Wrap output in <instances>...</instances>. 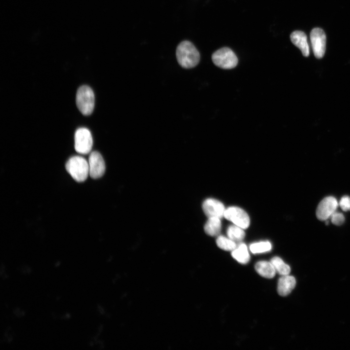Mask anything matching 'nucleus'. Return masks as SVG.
<instances>
[{"label": "nucleus", "mask_w": 350, "mask_h": 350, "mask_svg": "<svg viewBox=\"0 0 350 350\" xmlns=\"http://www.w3.org/2000/svg\"><path fill=\"white\" fill-rule=\"evenodd\" d=\"M66 169L71 177L79 182L85 181L89 175L88 162L81 156L71 157L66 164Z\"/></svg>", "instance_id": "2"}, {"label": "nucleus", "mask_w": 350, "mask_h": 350, "mask_svg": "<svg viewBox=\"0 0 350 350\" xmlns=\"http://www.w3.org/2000/svg\"><path fill=\"white\" fill-rule=\"evenodd\" d=\"M213 63L223 69H231L238 64V58L235 53L229 48H222L215 52L211 56Z\"/></svg>", "instance_id": "4"}, {"label": "nucleus", "mask_w": 350, "mask_h": 350, "mask_svg": "<svg viewBox=\"0 0 350 350\" xmlns=\"http://www.w3.org/2000/svg\"><path fill=\"white\" fill-rule=\"evenodd\" d=\"M89 175L93 179L103 175L105 170V163L101 154L97 151L90 153L88 157Z\"/></svg>", "instance_id": "9"}, {"label": "nucleus", "mask_w": 350, "mask_h": 350, "mask_svg": "<svg viewBox=\"0 0 350 350\" xmlns=\"http://www.w3.org/2000/svg\"><path fill=\"white\" fill-rule=\"evenodd\" d=\"M93 139L90 131L87 128L77 129L74 135V147L76 151L81 154H88L91 150Z\"/></svg>", "instance_id": "5"}, {"label": "nucleus", "mask_w": 350, "mask_h": 350, "mask_svg": "<svg viewBox=\"0 0 350 350\" xmlns=\"http://www.w3.org/2000/svg\"><path fill=\"white\" fill-rule=\"evenodd\" d=\"M292 42L301 51L303 56L307 57L310 54V49L306 34L301 31H295L290 35Z\"/></svg>", "instance_id": "11"}, {"label": "nucleus", "mask_w": 350, "mask_h": 350, "mask_svg": "<svg viewBox=\"0 0 350 350\" xmlns=\"http://www.w3.org/2000/svg\"><path fill=\"white\" fill-rule=\"evenodd\" d=\"M232 257L239 262L246 264L250 260V255L246 245L240 243L232 251Z\"/></svg>", "instance_id": "14"}, {"label": "nucleus", "mask_w": 350, "mask_h": 350, "mask_svg": "<svg viewBox=\"0 0 350 350\" xmlns=\"http://www.w3.org/2000/svg\"><path fill=\"white\" fill-rule=\"evenodd\" d=\"M244 229L235 225H231L227 229V235L229 239L236 243L241 242L245 236Z\"/></svg>", "instance_id": "16"}, {"label": "nucleus", "mask_w": 350, "mask_h": 350, "mask_svg": "<svg viewBox=\"0 0 350 350\" xmlns=\"http://www.w3.org/2000/svg\"><path fill=\"white\" fill-rule=\"evenodd\" d=\"M224 217L234 225L243 229L247 228L250 224L247 213L242 209L237 207H230L226 209Z\"/></svg>", "instance_id": "6"}, {"label": "nucleus", "mask_w": 350, "mask_h": 350, "mask_svg": "<svg viewBox=\"0 0 350 350\" xmlns=\"http://www.w3.org/2000/svg\"><path fill=\"white\" fill-rule=\"evenodd\" d=\"M202 208L207 216L216 217L221 218L224 217L225 208L223 204L213 198L206 199L203 204Z\"/></svg>", "instance_id": "10"}, {"label": "nucleus", "mask_w": 350, "mask_h": 350, "mask_svg": "<svg viewBox=\"0 0 350 350\" xmlns=\"http://www.w3.org/2000/svg\"><path fill=\"white\" fill-rule=\"evenodd\" d=\"M272 248L271 244L268 241L254 243L250 245L249 249L254 254L268 252Z\"/></svg>", "instance_id": "19"}, {"label": "nucleus", "mask_w": 350, "mask_h": 350, "mask_svg": "<svg viewBox=\"0 0 350 350\" xmlns=\"http://www.w3.org/2000/svg\"><path fill=\"white\" fill-rule=\"evenodd\" d=\"M255 269L260 276L267 279L273 278L276 273L270 261H259L256 263Z\"/></svg>", "instance_id": "13"}, {"label": "nucleus", "mask_w": 350, "mask_h": 350, "mask_svg": "<svg viewBox=\"0 0 350 350\" xmlns=\"http://www.w3.org/2000/svg\"><path fill=\"white\" fill-rule=\"evenodd\" d=\"M296 284L295 278L289 275L282 276L278 280L277 291L279 295L286 296L295 288Z\"/></svg>", "instance_id": "12"}, {"label": "nucleus", "mask_w": 350, "mask_h": 350, "mask_svg": "<svg viewBox=\"0 0 350 350\" xmlns=\"http://www.w3.org/2000/svg\"><path fill=\"white\" fill-rule=\"evenodd\" d=\"M338 205L343 211L350 210V197L348 195L343 196L339 201Z\"/></svg>", "instance_id": "21"}, {"label": "nucleus", "mask_w": 350, "mask_h": 350, "mask_svg": "<svg viewBox=\"0 0 350 350\" xmlns=\"http://www.w3.org/2000/svg\"><path fill=\"white\" fill-rule=\"evenodd\" d=\"M176 56L178 64L185 69L195 67L200 60L198 50L192 42L187 40L182 41L177 46Z\"/></svg>", "instance_id": "1"}, {"label": "nucleus", "mask_w": 350, "mask_h": 350, "mask_svg": "<svg viewBox=\"0 0 350 350\" xmlns=\"http://www.w3.org/2000/svg\"><path fill=\"white\" fill-rule=\"evenodd\" d=\"M221 218L216 217H209L204 226V230L210 236H217L221 232Z\"/></svg>", "instance_id": "15"}, {"label": "nucleus", "mask_w": 350, "mask_h": 350, "mask_svg": "<svg viewBox=\"0 0 350 350\" xmlns=\"http://www.w3.org/2000/svg\"><path fill=\"white\" fill-rule=\"evenodd\" d=\"M310 39L315 56L317 58H321L326 51V36L325 32L321 28H314L310 33Z\"/></svg>", "instance_id": "7"}, {"label": "nucleus", "mask_w": 350, "mask_h": 350, "mask_svg": "<svg viewBox=\"0 0 350 350\" xmlns=\"http://www.w3.org/2000/svg\"><path fill=\"white\" fill-rule=\"evenodd\" d=\"M338 203L333 196H327L323 199L316 208V215L321 221H327L336 211Z\"/></svg>", "instance_id": "8"}, {"label": "nucleus", "mask_w": 350, "mask_h": 350, "mask_svg": "<svg viewBox=\"0 0 350 350\" xmlns=\"http://www.w3.org/2000/svg\"><path fill=\"white\" fill-rule=\"evenodd\" d=\"M217 246L226 251H232L237 246L236 243L223 235H219L216 240Z\"/></svg>", "instance_id": "18"}, {"label": "nucleus", "mask_w": 350, "mask_h": 350, "mask_svg": "<svg viewBox=\"0 0 350 350\" xmlns=\"http://www.w3.org/2000/svg\"><path fill=\"white\" fill-rule=\"evenodd\" d=\"M271 262L274 266L276 273L283 276L289 275L290 271V267L285 263L283 260L279 257H274L270 260Z\"/></svg>", "instance_id": "17"}, {"label": "nucleus", "mask_w": 350, "mask_h": 350, "mask_svg": "<svg viewBox=\"0 0 350 350\" xmlns=\"http://www.w3.org/2000/svg\"><path fill=\"white\" fill-rule=\"evenodd\" d=\"M330 218L332 223L336 226L341 225L345 221L344 215L336 210L331 215Z\"/></svg>", "instance_id": "20"}, {"label": "nucleus", "mask_w": 350, "mask_h": 350, "mask_svg": "<svg viewBox=\"0 0 350 350\" xmlns=\"http://www.w3.org/2000/svg\"><path fill=\"white\" fill-rule=\"evenodd\" d=\"M94 94L89 87L84 85L78 89L76 95V104L82 114L86 116L90 115L94 109Z\"/></svg>", "instance_id": "3"}]
</instances>
